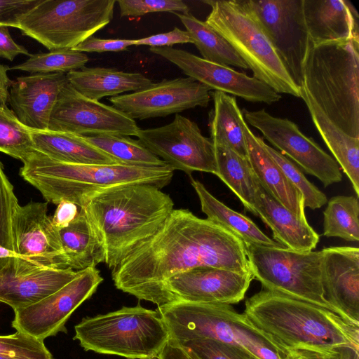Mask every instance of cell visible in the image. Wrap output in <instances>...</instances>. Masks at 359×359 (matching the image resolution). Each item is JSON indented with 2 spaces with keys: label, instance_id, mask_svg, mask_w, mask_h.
<instances>
[{
  "label": "cell",
  "instance_id": "obj_14",
  "mask_svg": "<svg viewBox=\"0 0 359 359\" xmlns=\"http://www.w3.org/2000/svg\"><path fill=\"white\" fill-rule=\"evenodd\" d=\"M242 113L245 121L259 130L283 155L293 160L306 173L318 179L325 187L342 180L334 158L303 134L293 121L273 116L264 109H243Z\"/></svg>",
  "mask_w": 359,
  "mask_h": 359
},
{
  "label": "cell",
  "instance_id": "obj_46",
  "mask_svg": "<svg viewBox=\"0 0 359 359\" xmlns=\"http://www.w3.org/2000/svg\"><path fill=\"white\" fill-rule=\"evenodd\" d=\"M20 54L30 55L24 46L16 43L13 41L8 27L0 25V58L13 61Z\"/></svg>",
  "mask_w": 359,
  "mask_h": 359
},
{
  "label": "cell",
  "instance_id": "obj_18",
  "mask_svg": "<svg viewBox=\"0 0 359 359\" xmlns=\"http://www.w3.org/2000/svg\"><path fill=\"white\" fill-rule=\"evenodd\" d=\"M47 210L46 203L17 207L12 219L14 254L37 266L67 269L57 229Z\"/></svg>",
  "mask_w": 359,
  "mask_h": 359
},
{
  "label": "cell",
  "instance_id": "obj_47",
  "mask_svg": "<svg viewBox=\"0 0 359 359\" xmlns=\"http://www.w3.org/2000/svg\"><path fill=\"white\" fill-rule=\"evenodd\" d=\"M79 206L69 201H62L57 207L52 218L55 227L58 230L68 226L79 215Z\"/></svg>",
  "mask_w": 359,
  "mask_h": 359
},
{
  "label": "cell",
  "instance_id": "obj_9",
  "mask_svg": "<svg viewBox=\"0 0 359 359\" xmlns=\"http://www.w3.org/2000/svg\"><path fill=\"white\" fill-rule=\"evenodd\" d=\"M115 0H41L18 29L50 50L72 49L112 20Z\"/></svg>",
  "mask_w": 359,
  "mask_h": 359
},
{
  "label": "cell",
  "instance_id": "obj_32",
  "mask_svg": "<svg viewBox=\"0 0 359 359\" xmlns=\"http://www.w3.org/2000/svg\"><path fill=\"white\" fill-rule=\"evenodd\" d=\"M217 175L239 198L245 210L255 216L257 178L249 161L230 148L214 145Z\"/></svg>",
  "mask_w": 359,
  "mask_h": 359
},
{
  "label": "cell",
  "instance_id": "obj_29",
  "mask_svg": "<svg viewBox=\"0 0 359 359\" xmlns=\"http://www.w3.org/2000/svg\"><path fill=\"white\" fill-rule=\"evenodd\" d=\"M191 184L198 197L201 210L207 215V219L229 231L241 239L245 245L282 246L262 231L250 218L217 199L201 182L191 179Z\"/></svg>",
  "mask_w": 359,
  "mask_h": 359
},
{
  "label": "cell",
  "instance_id": "obj_19",
  "mask_svg": "<svg viewBox=\"0 0 359 359\" xmlns=\"http://www.w3.org/2000/svg\"><path fill=\"white\" fill-rule=\"evenodd\" d=\"M254 279L251 271L199 267L177 273L163 284L172 300L234 304L242 301Z\"/></svg>",
  "mask_w": 359,
  "mask_h": 359
},
{
  "label": "cell",
  "instance_id": "obj_34",
  "mask_svg": "<svg viewBox=\"0 0 359 359\" xmlns=\"http://www.w3.org/2000/svg\"><path fill=\"white\" fill-rule=\"evenodd\" d=\"M83 137L90 144L121 164L139 167H160L167 165L138 140L128 136L102 135Z\"/></svg>",
  "mask_w": 359,
  "mask_h": 359
},
{
  "label": "cell",
  "instance_id": "obj_50",
  "mask_svg": "<svg viewBox=\"0 0 359 359\" xmlns=\"http://www.w3.org/2000/svg\"><path fill=\"white\" fill-rule=\"evenodd\" d=\"M8 70V66L0 64V106L4 107L8 102L9 88L13 83V81L7 75Z\"/></svg>",
  "mask_w": 359,
  "mask_h": 359
},
{
  "label": "cell",
  "instance_id": "obj_4",
  "mask_svg": "<svg viewBox=\"0 0 359 359\" xmlns=\"http://www.w3.org/2000/svg\"><path fill=\"white\" fill-rule=\"evenodd\" d=\"M302 86L330 121L359 139V39L313 45Z\"/></svg>",
  "mask_w": 359,
  "mask_h": 359
},
{
  "label": "cell",
  "instance_id": "obj_31",
  "mask_svg": "<svg viewBox=\"0 0 359 359\" xmlns=\"http://www.w3.org/2000/svg\"><path fill=\"white\" fill-rule=\"evenodd\" d=\"M213 108L209 112L208 126L214 145L224 146L247 158L245 137L241 126L243 117L234 97L226 93L210 92Z\"/></svg>",
  "mask_w": 359,
  "mask_h": 359
},
{
  "label": "cell",
  "instance_id": "obj_22",
  "mask_svg": "<svg viewBox=\"0 0 359 359\" xmlns=\"http://www.w3.org/2000/svg\"><path fill=\"white\" fill-rule=\"evenodd\" d=\"M67 83L65 73L32 74L18 77L10 88L9 104L25 127L48 130L53 107Z\"/></svg>",
  "mask_w": 359,
  "mask_h": 359
},
{
  "label": "cell",
  "instance_id": "obj_8",
  "mask_svg": "<svg viewBox=\"0 0 359 359\" xmlns=\"http://www.w3.org/2000/svg\"><path fill=\"white\" fill-rule=\"evenodd\" d=\"M170 339H210L239 346L260 359H286L282 351L230 304L175 301L158 307Z\"/></svg>",
  "mask_w": 359,
  "mask_h": 359
},
{
  "label": "cell",
  "instance_id": "obj_1",
  "mask_svg": "<svg viewBox=\"0 0 359 359\" xmlns=\"http://www.w3.org/2000/svg\"><path fill=\"white\" fill-rule=\"evenodd\" d=\"M199 267L250 271L241 239L188 209H173L151 238L112 269L111 278L117 289L159 307L172 302L164 282Z\"/></svg>",
  "mask_w": 359,
  "mask_h": 359
},
{
  "label": "cell",
  "instance_id": "obj_26",
  "mask_svg": "<svg viewBox=\"0 0 359 359\" xmlns=\"http://www.w3.org/2000/svg\"><path fill=\"white\" fill-rule=\"evenodd\" d=\"M69 83L84 97L99 101L126 92H136L149 86L150 79L139 72L114 68L83 67L66 74Z\"/></svg>",
  "mask_w": 359,
  "mask_h": 359
},
{
  "label": "cell",
  "instance_id": "obj_28",
  "mask_svg": "<svg viewBox=\"0 0 359 359\" xmlns=\"http://www.w3.org/2000/svg\"><path fill=\"white\" fill-rule=\"evenodd\" d=\"M311 120L334 160L349 179L353 190L359 196V139L352 137L337 127L310 97L304 86L301 96Z\"/></svg>",
  "mask_w": 359,
  "mask_h": 359
},
{
  "label": "cell",
  "instance_id": "obj_17",
  "mask_svg": "<svg viewBox=\"0 0 359 359\" xmlns=\"http://www.w3.org/2000/svg\"><path fill=\"white\" fill-rule=\"evenodd\" d=\"M149 50L179 67L184 74L210 90L229 93L251 102L271 104L281 96L261 81L229 66L215 64L184 50L154 47Z\"/></svg>",
  "mask_w": 359,
  "mask_h": 359
},
{
  "label": "cell",
  "instance_id": "obj_39",
  "mask_svg": "<svg viewBox=\"0 0 359 359\" xmlns=\"http://www.w3.org/2000/svg\"><path fill=\"white\" fill-rule=\"evenodd\" d=\"M263 145L279 165L285 177L303 196L304 206L311 210L323 207L327 201L326 195L309 182L300 168L280 151L263 142Z\"/></svg>",
  "mask_w": 359,
  "mask_h": 359
},
{
  "label": "cell",
  "instance_id": "obj_10",
  "mask_svg": "<svg viewBox=\"0 0 359 359\" xmlns=\"http://www.w3.org/2000/svg\"><path fill=\"white\" fill-rule=\"evenodd\" d=\"M245 245L250 270L263 289L311 303L339 315L323 295L321 250L299 252L283 246Z\"/></svg>",
  "mask_w": 359,
  "mask_h": 359
},
{
  "label": "cell",
  "instance_id": "obj_35",
  "mask_svg": "<svg viewBox=\"0 0 359 359\" xmlns=\"http://www.w3.org/2000/svg\"><path fill=\"white\" fill-rule=\"evenodd\" d=\"M323 235L347 241L359 240V201L353 196L332 197L323 212Z\"/></svg>",
  "mask_w": 359,
  "mask_h": 359
},
{
  "label": "cell",
  "instance_id": "obj_36",
  "mask_svg": "<svg viewBox=\"0 0 359 359\" xmlns=\"http://www.w3.org/2000/svg\"><path fill=\"white\" fill-rule=\"evenodd\" d=\"M88 60L84 53L59 49L30 55L24 62L9 67V69H19L31 74L67 73L85 67Z\"/></svg>",
  "mask_w": 359,
  "mask_h": 359
},
{
  "label": "cell",
  "instance_id": "obj_5",
  "mask_svg": "<svg viewBox=\"0 0 359 359\" xmlns=\"http://www.w3.org/2000/svg\"><path fill=\"white\" fill-rule=\"evenodd\" d=\"M20 173L48 202L57 205L69 201L79 206L83 196L111 187L148 184L161 189L170 183L174 170L168 165L139 167L65 163L35 150L23 162Z\"/></svg>",
  "mask_w": 359,
  "mask_h": 359
},
{
  "label": "cell",
  "instance_id": "obj_7",
  "mask_svg": "<svg viewBox=\"0 0 359 359\" xmlns=\"http://www.w3.org/2000/svg\"><path fill=\"white\" fill-rule=\"evenodd\" d=\"M74 330L85 351L128 359H158L170 339L158 311L140 304L84 318Z\"/></svg>",
  "mask_w": 359,
  "mask_h": 359
},
{
  "label": "cell",
  "instance_id": "obj_20",
  "mask_svg": "<svg viewBox=\"0 0 359 359\" xmlns=\"http://www.w3.org/2000/svg\"><path fill=\"white\" fill-rule=\"evenodd\" d=\"M79 271L35 265L15 256L0 269V302L13 310L33 304L72 280Z\"/></svg>",
  "mask_w": 359,
  "mask_h": 359
},
{
  "label": "cell",
  "instance_id": "obj_44",
  "mask_svg": "<svg viewBox=\"0 0 359 359\" xmlns=\"http://www.w3.org/2000/svg\"><path fill=\"white\" fill-rule=\"evenodd\" d=\"M131 46H135V39H100L92 36L72 49L81 53L119 52Z\"/></svg>",
  "mask_w": 359,
  "mask_h": 359
},
{
  "label": "cell",
  "instance_id": "obj_41",
  "mask_svg": "<svg viewBox=\"0 0 359 359\" xmlns=\"http://www.w3.org/2000/svg\"><path fill=\"white\" fill-rule=\"evenodd\" d=\"M0 354L32 359H53L43 341L20 332L0 335Z\"/></svg>",
  "mask_w": 359,
  "mask_h": 359
},
{
  "label": "cell",
  "instance_id": "obj_24",
  "mask_svg": "<svg viewBox=\"0 0 359 359\" xmlns=\"http://www.w3.org/2000/svg\"><path fill=\"white\" fill-rule=\"evenodd\" d=\"M241 126L246 144L247 158L255 177L276 201L298 218L306 220L301 193L285 177L264 148V140L252 133L244 117L241 119Z\"/></svg>",
  "mask_w": 359,
  "mask_h": 359
},
{
  "label": "cell",
  "instance_id": "obj_49",
  "mask_svg": "<svg viewBox=\"0 0 359 359\" xmlns=\"http://www.w3.org/2000/svg\"><path fill=\"white\" fill-rule=\"evenodd\" d=\"M318 353L320 359H359V350L349 346H339Z\"/></svg>",
  "mask_w": 359,
  "mask_h": 359
},
{
  "label": "cell",
  "instance_id": "obj_38",
  "mask_svg": "<svg viewBox=\"0 0 359 359\" xmlns=\"http://www.w3.org/2000/svg\"><path fill=\"white\" fill-rule=\"evenodd\" d=\"M19 205L13 187L0 162V269L13 257L12 219Z\"/></svg>",
  "mask_w": 359,
  "mask_h": 359
},
{
  "label": "cell",
  "instance_id": "obj_13",
  "mask_svg": "<svg viewBox=\"0 0 359 359\" xmlns=\"http://www.w3.org/2000/svg\"><path fill=\"white\" fill-rule=\"evenodd\" d=\"M287 73L299 87L312 46L305 25L302 0H249Z\"/></svg>",
  "mask_w": 359,
  "mask_h": 359
},
{
  "label": "cell",
  "instance_id": "obj_33",
  "mask_svg": "<svg viewBox=\"0 0 359 359\" xmlns=\"http://www.w3.org/2000/svg\"><path fill=\"white\" fill-rule=\"evenodd\" d=\"M175 14L185 27L203 59L221 65L249 69L232 46L205 22L189 12Z\"/></svg>",
  "mask_w": 359,
  "mask_h": 359
},
{
  "label": "cell",
  "instance_id": "obj_30",
  "mask_svg": "<svg viewBox=\"0 0 359 359\" xmlns=\"http://www.w3.org/2000/svg\"><path fill=\"white\" fill-rule=\"evenodd\" d=\"M57 232L68 269L80 271L104 262L102 247L81 209L68 226Z\"/></svg>",
  "mask_w": 359,
  "mask_h": 359
},
{
  "label": "cell",
  "instance_id": "obj_27",
  "mask_svg": "<svg viewBox=\"0 0 359 359\" xmlns=\"http://www.w3.org/2000/svg\"><path fill=\"white\" fill-rule=\"evenodd\" d=\"M34 148L48 158L72 164H121L83 136L48 130H30Z\"/></svg>",
  "mask_w": 359,
  "mask_h": 359
},
{
  "label": "cell",
  "instance_id": "obj_3",
  "mask_svg": "<svg viewBox=\"0 0 359 359\" xmlns=\"http://www.w3.org/2000/svg\"><path fill=\"white\" fill-rule=\"evenodd\" d=\"M243 313L285 355L292 350L322 352L339 346L359 350V325L281 293L262 289L247 299Z\"/></svg>",
  "mask_w": 359,
  "mask_h": 359
},
{
  "label": "cell",
  "instance_id": "obj_51",
  "mask_svg": "<svg viewBox=\"0 0 359 359\" xmlns=\"http://www.w3.org/2000/svg\"><path fill=\"white\" fill-rule=\"evenodd\" d=\"M286 359H320V354L309 349L292 350L287 352Z\"/></svg>",
  "mask_w": 359,
  "mask_h": 359
},
{
  "label": "cell",
  "instance_id": "obj_42",
  "mask_svg": "<svg viewBox=\"0 0 359 359\" xmlns=\"http://www.w3.org/2000/svg\"><path fill=\"white\" fill-rule=\"evenodd\" d=\"M121 17H138L150 13L169 12L185 14L189 6L181 0H118Z\"/></svg>",
  "mask_w": 359,
  "mask_h": 359
},
{
  "label": "cell",
  "instance_id": "obj_45",
  "mask_svg": "<svg viewBox=\"0 0 359 359\" xmlns=\"http://www.w3.org/2000/svg\"><path fill=\"white\" fill-rule=\"evenodd\" d=\"M193 43L189 34L186 30L175 27L172 31L135 39V46L154 47H172L177 43Z\"/></svg>",
  "mask_w": 359,
  "mask_h": 359
},
{
  "label": "cell",
  "instance_id": "obj_21",
  "mask_svg": "<svg viewBox=\"0 0 359 359\" xmlns=\"http://www.w3.org/2000/svg\"><path fill=\"white\" fill-rule=\"evenodd\" d=\"M325 299L344 320L359 325V249L332 246L322 250Z\"/></svg>",
  "mask_w": 359,
  "mask_h": 359
},
{
  "label": "cell",
  "instance_id": "obj_23",
  "mask_svg": "<svg viewBox=\"0 0 359 359\" xmlns=\"http://www.w3.org/2000/svg\"><path fill=\"white\" fill-rule=\"evenodd\" d=\"M303 15L313 45L359 39L358 13L346 0H302Z\"/></svg>",
  "mask_w": 359,
  "mask_h": 359
},
{
  "label": "cell",
  "instance_id": "obj_37",
  "mask_svg": "<svg viewBox=\"0 0 359 359\" xmlns=\"http://www.w3.org/2000/svg\"><path fill=\"white\" fill-rule=\"evenodd\" d=\"M0 151L22 162L35 151L29 129L7 106H0Z\"/></svg>",
  "mask_w": 359,
  "mask_h": 359
},
{
  "label": "cell",
  "instance_id": "obj_48",
  "mask_svg": "<svg viewBox=\"0 0 359 359\" xmlns=\"http://www.w3.org/2000/svg\"><path fill=\"white\" fill-rule=\"evenodd\" d=\"M158 359H199L192 351L169 339Z\"/></svg>",
  "mask_w": 359,
  "mask_h": 359
},
{
  "label": "cell",
  "instance_id": "obj_12",
  "mask_svg": "<svg viewBox=\"0 0 359 359\" xmlns=\"http://www.w3.org/2000/svg\"><path fill=\"white\" fill-rule=\"evenodd\" d=\"M103 278L96 267L79 271L69 283L44 299L14 310L12 327L43 341L65 332V323L72 313L96 291Z\"/></svg>",
  "mask_w": 359,
  "mask_h": 359
},
{
  "label": "cell",
  "instance_id": "obj_15",
  "mask_svg": "<svg viewBox=\"0 0 359 359\" xmlns=\"http://www.w3.org/2000/svg\"><path fill=\"white\" fill-rule=\"evenodd\" d=\"M136 121L109 106L87 98L69 82L60 93L50 116L48 130L81 136H136Z\"/></svg>",
  "mask_w": 359,
  "mask_h": 359
},
{
  "label": "cell",
  "instance_id": "obj_16",
  "mask_svg": "<svg viewBox=\"0 0 359 359\" xmlns=\"http://www.w3.org/2000/svg\"><path fill=\"white\" fill-rule=\"evenodd\" d=\"M210 90L190 77L163 79L131 93L109 98L114 107L130 118L144 120L206 107Z\"/></svg>",
  "mask_w": 359,
  "mask_h": 359
},
{
  "label": "cell",
  "instance_id": "obj_11",
  "mask_svg": "<svg viewBox=\"0 0 359 359\" xmlns=\"http://www.w3.org/2000/svg\"><path fill=\"white\" fill-rule=\"evenodd\" d=\"M138 141L174 170L183 171L190 177L195 171H217L215 146L205 137L197 123L180 114L165 126L142 129Z\"/></svg>",
  "mask_w": 359,
  "mask_h": 359
},
{
  "label": "cell",
  "instance_id": "obj_6",
  "mask_svg": "<svg viewBox=\"0 0 359 359\" xmlns=\"http://www.w3.org/2000/svg\"><path fill=\"white\" fill-rule=\"evenodd\" d=\"M211 7L205 22L221 35L252 72L253 77L277 93L300 97L249 0H208Z\"/></svg>",
  "mask_w": 359,
  "mask_h": 359
},
{
  "label": "cell",
  "instance_id": "obj_25",
  "mask_svg": "<svg viewBox=\"0 0 359 359\" xmlns=\"http://www.w3.org/2000/svg\"><path fill=\"white\" fill-rule=\"evenodd\" d=\"M255 211V216L271 229L274 241L282 246L299 252L316 248L320 236L307 220L298 218L280 204L257 179Z\"/></svg>",
  "mask_w": 359,
  "mask_h": 359
},
{
  "label": "cell",
  "instance_id": "obj_43",
  "mask_svg": "<svg viewBox=\"0 0 359 359\" xmlns=\"http://www.w3.org/2000/svg\"><path fill=\"white\" fill-rule=\"evenodd\" d=\"M41 0H0V25L18 28L20 18Z\"/></svg>",
  "mask_w": 359,
  "mask_h": 359
},
{
  "label": "cell",
  "instance_id": "obj_40",
  "mask_svg": "<svg viewBox=\"0 0 359 359\" xmlns=\"http://www.w3.org/2000/svg\"><path fill=\"white\" fill-rule=\"evenodd\" d=\"M176 341L199 359H260L239 346L214 339L198 338Z\"/></svg>",
  "mask_w": 359,
  "mask_h": 359
},
{
  "label": "cell",
  "instance_id": "obj_52",
  "mask_svg": "<svg viewBox=\"0 0 359 359\" xmlns=\"http://www.w3.org/2000/svg\"><path fill=\"white\" fill-rule=\"evenodd\" d=\"M0 359H32V358H18L14 357L5 354H0Z\"/></svg>",
  "mask_w": 359,
  "mask_h": 359
},
{
  "label": "cell",
  "instance_id": "obj_2",
  "mask_svg": "<svg viewBox=\"0 0 359 359\" xmlns=\"http://www.w3.org/2000/svg\"><path fill=\"white\" fill-rule=\"evenodd\" d=\"M79 208L102 247L104 263L113 269L159 230L174 203L154 185L130 184L86 194Z\"/></svg>",
  "mask_w": 359,
  "mask_h": 359
}]
</instances>
